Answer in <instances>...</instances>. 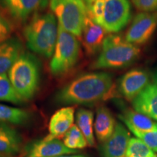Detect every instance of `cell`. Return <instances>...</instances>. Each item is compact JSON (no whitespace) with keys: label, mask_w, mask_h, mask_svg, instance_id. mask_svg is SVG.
Here are the masks:
<instances>
[{"label":"cell","mask_w":157,"mask_h":157,"mask_svg":"<svg viewBox=\"0 0 157 157\" xmlns=\"http://www.w3.org/2000/svg\"><path fill=\"white\" fill-rule=\"evenodd\" d=\"M116 95L112 76L105 72H93L77 76L58 90L54 99L59 105H90Z\"/></svg>","instance_id":"6da1fadb"},{"label":"cell","mask_w":157,"mask_h":157,"mask_svg":"<svg viewBox=\"0 0 157 157\" xmlns=\"http://www.w3.org/2000/svg\"><path fill=\"white\" fill-rule=\"evenodd\" d=\"M58 35V23L52 13H36L23 29L29 50L45 58H50L53 54Z\"/></svg>","instance_id":"7a4b0ae2"},{"label":"cell","mask_w":157,"mask_h":157,"mask_svg":"<svg viewBox=\"0 0 157 157\" xmlns=\"http://www.w3.org/2000/svg\"><path fill=\"white\" fill-rule=\"evenodd\" d=\"M142 54L138 46L131 44L119 34H109L104 40L99 56L92 69H121L137 61Z\"/></svg>","instance_id":"3957f363"},{"label":"cell","mask_w":157,"mask_h":157,"mask_svg":"<svg viewBox=\"0 0 157 157\" xmlns=\"http://www.w3.org/2000/svg\"><path fill=\"white\" fill-rule=\"evenodd\" d=\"M7 74L13 88L23 101L34 97L41 78V63L34 55L23 52Z\"/></svg>","instance_id":"277c9868"},{"label":"cell","mask_w":157,"mask_h":157,"mask_svg":"<svg viewBox=\"0 0 157 157\" xmlns=\"http://www.w3.org/2000/svg\"><path fill=\"white\" fill-rule=\"evenodd\" d=\"M87 13L110 33H118L128 24L132 17L129 0H90Z\"/></svg>","instance_id":"5b68a950"},{"label":"cell","mask_w":157,"mask_h":157,"mask_svg":"<svg viewBox=\"0 0 157 157\" xmlns=\"http://www.w3.org/2000/svg\"><path fill=\"white\" fill-rule=\"evenodd\" d=\"M80 55V44L71 33L58 25V35L50 63L53 76H60L72 70L77 63Z\"/></svg>","instance_id":"8992f818"},{"label":"cell","mask_w":157,"mask_h":157,"mask_svg":"<svg viewBox=\"0 0 157 157\" xmlns=\"http://www.w3.org/2000/svg\"><path fill=\"white\" fill-rule=\"evenodd\" d=\"M49 4L58 25L76 37L81 36L87 15L83 0H49Z\"/></svg>","instance_id":"52a82bcc"},{"label":"cell","mask_w":157,"mask_h":157,"mask_svg":"<svg viewBox=\"0 0 157 157\" xmlns=\"http://www.w3.org/2000/svg\"><path fill=\"white\" fill-rule=\"evenodd\" d=\"M157 29V11L141 13L135 15L124 38L131 44L138 46L146 44Z\"/></svg>","instance_id":"ba28073f"},{"label":"cell","mask_w":157,"mask_h":157,"mask_svg":"<svg viewBox=\"0 0 157 157\" xmlns=\"http://www.w3.org/2000/svg\"><path fill=\"white\" fill-rule=\"evenodd\" d=\"M150 84V77L145 70L135 68L127 72L119 81V90L123 97L132 101Z\"/></svg>","instance_id":"9c48e42d"},{"label":"cell","mask_w":157,"mask_h":157,"mask_svg":"<svg viewBox=\"0 0 157 157\" xmlns=\"http://www.w3.org/2000/svg\"><path fill=\"white\" fill-rule=\"evenodd\" d=\"M108 33L103 27L96 23L87 13L80 38L88 56H93L101 50Z\"/></svg>","instance_id":"30bf717a"},{"label":"cell","mask_w":157,"mask_h":157,"mask_svg":"<svg viewBox=\"0 0 157 157\" xmlns=\"http://www.w3.org/2000/svg\"><path fill=\"white\" fill-rule=\"evenodd\" d=\"M49 0H2V4L13 19L24 23L47 7Z\"/></svg>","instance_id":"8fae6325"},{"label":"cell","mask_w":157,"mask_h":157,"mask_svg":"<svg viewBox=\"0 0 157 157\" xmlns=\"http://www.w3.org/2000/svg\"><path fill=\"white\" fill-rule=\"evenodd\" d=\"M76 153H77V150L68 148L58 138L47 136L43 140L31 145L27 157H58Z\"/></svg>","instance_id":"7c38bea8"},{"label":"cell","mask_w":157,"mask_h":157,"mask_svg":"<svg viewBox=\"0 0 157 157\" xmlns=\"http://www.w3.org/2000/svg\"><path fill=\"white\" fill-rule=\"evenodd\" d=\"M130 133L121 123H117L114 132L101 147L102 157H124Z\"/></svg>","instance_id":"4fadbf2b"},{"label":"cell","mask_w":157,"mask_h":157,"mask_svg":"<svg viewBox=\"0 0 157 157\" xmlns=\"http://www.w3.org/2000/svg\"><path fill=\"white\" fill-rule=\"evenodd\" d=\"M135 111L157 121V85L149 84L132 101Z\"/></svg>","instance_id":"5bb4252c"},{"label":"cell","mask_w":157,"mask_h":157,"mask_svg":"<svg viewBox=\"0 0 157 157\" xmlns=\"http://www.w3.org/2000/svg\"><path fill=\"white\" fill-rule=\"evenodd\" d=\"M119 118L136 137L144 132L157 129V122L135 110H124L119 115Z\"/></svg>","instance_id":"9a60e30c"},{"label":"cell","mask_w":157,"mask_h":157,"mask_svg":"<svg viewBox=\"0 0 157 157\" xmlns=\"http://www.w3.org/2000/svg\"><path fill=\"white\" fill-rule=\"evenodd\" d=\"M23 52L22 42L10 37L0 42V74H7L13 65Z\"/></svg>","instance_id":"2e32d148"},{"label":"cell","mask_w":157,"mask_h":157,"mask_svg":"<svg viewBox=\"0 0 157 157\" xmlns=\"http://www.w3.org/2000/svg\"><path fill=\"white\" fill-rule=\"evenodd\" d=\"M74 121V109L71 106L63 107L59 109L51 117L49 124V134L52 138H59L73 126Z\"/></svg>","instance_id":"e0dca14e"},{"label":"cell","mask_w":157,"mask_h":157,"mask_svg":"<svg viewBox=\"0 0 157 157\" xmlns=\"http://www.w3.org/2000/svg\"><path fill=\"white\" fill-rule=\"evenodd\" d=\"M22 137L16 129L6 123H0V154L13 156L21 151Z\"/></svg>","instance_id":"ac0fdd59"},{"label":"cell","mask_w":157,"mask_h":157,"mask_svg":"<svg viewBox=\"0 0 157 157\" xmlns=\"http://www.w3.org/2000/svg\"><path fill=\"white\" fill-rule=\"evenodd\" d=\"M114 117L109 109L105 106H100L96 111L94 129L99 142L106 141L114 132L116 127Z\"/></svg>","instance_id":"d6986e66"},{"label":"cell","mask_w":157,"mask_h":157,"mask_svg":"<svg viewBox=\"0 0 157 157\" xmlns=\"http://www.w3.org/2000/svg\"><path fill=\"white\" fill-rule=\"evenodd\" d=\"M76 126L84 135L88 146H95V137H94V114L90 110L85 109H78L76 114Z\"/></svg>","instance_id":"ffe728a7"},{"label":"cell","mask_w":157,"mask_h":157,"mask_svg":"<svg viewBox=\"0 0 157 157\" xmlns=\"http://www.w3.org/2000/svg\"><path fill=\"white\" fill-rule=\"evenodd\" d=\"M30 119L29 111L0 103V123L21 125L26 124Z\"/></svg>","instance_id":"44dd1931"},{"label":"cell","mask_w":157,"mask_h":157,"mask_svg":"<svg viewBox=\"0 0 157 157\" xmlns=\"http://www.w3.org/2000/svg\"><path fill=\"white\" fill-rule=\"evenodd\" d=\"M0 101L15 104L24 102L15 92L7 74H0Z\"/></svg>","instance_id":"7402d4cb"},{"label":"cell","mask_w":157,"mask_h":157,"mask_svg":"<svg viewBox=\"0 0 157 157\" xmlns=\"http://www.w3.org/2000/svg\"><path fill=\"white\" fill-rule=\"evenodd\" d=\"M63 142L66 147L74 150L84 148L88 146L84 135L75 124L71 127L69 130L65 134Z\"/></svg>","instance_id":"603a6c76"},{"label":"cell","mask_w":157,"mask_h":157,"mask_svg":"<svg viewBox=\"0 0 157 157\" xmlns=\"http://www.w3.org/2000/svg\"><path fill=\"white\" fill-rule=\"evenodd\" d=\"M154 152L142 140L131 137L124 157H151Z\"/></svg>","instance_id":"cb8c5ba5"},{"label":"cell","mask_w":157,"mask_h":157,"mask_svg":"<svg viewBox=\"0 0 157 157\" xmlns=\"http://www.w3.org/2000/svg\"><path fill=\"white\" fill-rule=\"evenodd\" d=\"M135 8L142 13L157 11V0H132Z\"/></svg>","instance_id":"d4e9b609"},{"label":"cell","mask_w":157,"mask_h":157,"mask_svg":"<svg viewBox=\"0 0 157 157\" xmlns=\"http://www.w3.org/2000/svg\"><path fill=\"white\" fill-rule=\"evenodd\" d=\"M13 31V26L5 16L0 14V42L10 38Z\"/></svg>","instance_id":"484cf974"},{"label":"cell","mask_w":157,"mask_h":157,"mask_svg":"<svg viewBox=\"0 0 157 157\" xmlns=\"http://www.w3.org/2000/svg\"><path fill=\"white\" fill-rule=\"evenodd\" d=\"M137 137L142 140L153 151L157 153V129L144 132Z\"/></svg>","instance_id":"4316f807"},{"label":"cell","mask_w":157,"mask_h":157,"mask_svg":"<svg viewBox=\"0 0 157 157\" xmlns=\"http://www.w3.org/2000/svg\"><path fill=\"white\" fill-rule=\"evenodd\" d=\"M58 157H87L84 155H63V156H58Z\"/></svg>","instance_id":"83f0119b"},{"label":"cell","mask_w":157,"mask_h":157,"mask_svg":"<svg viewBox=\"0 0 157 157\" xmlns=\"http://www.w3.org/2000/svg\"><path fill=\"white\" fill-rule=\"evenodd\" d=\"M154 82H155V84H156V85H157V71H156V73H155V74H154Z\"/></svg>","instance_id":"f1b7e54d"},{"label":"cell","mask_w":157,"mask_h":157,"mask_svg":"<svg viewBox=\"0 0 157 157\" xmlns=\"http://www.w3.org/2000/svg\"><path fill=\"white\" fill-rule=\"evenodd\" d=\"M0 157H12V156H6V155H3V154H0Z\"/></svg>","instance_id":"f546056e"},{"label":"cell","mask_w":157,"mask_h":157,"mask_svg":"<svg viewBox=\"0 0 157 157\" xmlns=\"http://www.w3.org/2000/svg\"><path fill=\"white\" fill-rule=\"evenodd\" d=\"M83 1L84 2V3H85L86 5H87V4L88 2H89L90 1V0H83Z\"/></svg>","instance_id":"4dcf8cb0"},{"label":"cell","mask_w":157,"mask_h":157,"mask_svg":"<svg viewBox=\"0 0 157 157\" xmlns=\"http://www.w3.org/2000/svg\"><path fill=\"white\" fill-rule=\"evenodd\" d=\"M151 157H157V155H156V154H155V153H154V155H153V156H152Z\"/></svg>","instance_id":"1f68e13d"}]
</instances>
